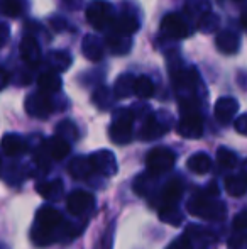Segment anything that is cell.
I'll return each mask as SVG.
<instances>
[{
	"mask_svg": "<svg viewBox=\"0 0 247 249\" xmlns=\"http://www.w3.org/2000/svg\"><path fill=\"white\" fill-rule=\"evenodd\" d=\"M63 226V215L54 207H41L36 213V224L33 227V241L37 246H46L53 243V232Z\"/></svg>",
	"mask_w": 247,
	"mask_h": 249,
	"instance_id": "cell-1",
	"label": "cell"
},
{
	"mask_svg": "<svg viewBox=\"0 0 247 249\" xmlns=\"http://www.w3.org/2000/svg\"><path fill=\"white\" fill-rule=\"evenodd\" d=\"M210 197H197L188 203V212L198 219L205 220H222L227 215V210L222 202H212Z\"/></svg>",
	"mask_w": 247,
	"mask_h": 249,
	"instance_id": "cell-2",
	"label": "cell"
},
{
	"mask_svg": "<svg viewBox=\"0 0 247 249\" xmlns=\"http://www.w3.org/2000/svg\"><path fill=\"white\" fill-rule=\"evenodd\" d=\"M176 163V154L169 148L165 146H158L149 151L148 158H146V166H148V173L152 177H159V175L169 171Z\"/></svg>",
	"mask_w": 247,
	"mask_h": 249,
	"instance_id": "cell-3",
	"label": "cell"
},
{
	"mask_svg": "<svg viewBox=\"0 0 247 249\" xmlns=\"http://www.w3.org/2000/svg\"><path fill=\"white\" fill-rule=\"evenodd\" d=\"M178 132L183 138L190 139H197L203 134V119L195 107H183L181 119L178 122Z\"/></svg>",
	"mask_w": 247,
	"mask_h": 249,
	"instance_id": "cell-4",
	"label": "cell"
},
{
	"mask_svg": "<svg viewBox=\"0 0 247 249\" xmlns=\"http://www.w3.org/2000/svg\"><path fill=\"white\" fill-rule=\"evenodd\" d=\"M132 114L129 110H120L114 119L110 127V138L117 144H127L132 138Z\"/></svg>",
	"mask_w": 247,
	"mask_h": 249,
	"instance_id": "cell-5",
	"label": "cell"
},
{
	"mask_svg": "<svg viewBox=\"0 0 247 249\" xmlns=\"http://www.w3.org/2000/svg\"><path fill=\"white\" fill-rule=\"evenodd\" d=\"M112 16V5L105 0H95L86 7V20L95 29H103Z\"/></svg>",
	"mask_w": 247,
	"mask_h": 249,
	"instance_id": "cell-6",
	"label": "cell"
},
{
	"mask_svg": "<svg viewBox=\"0 0 247 249\" xmlns=\"http://www.w3.org/2000/svg\"><path fill=\"white\" fill-rule=\"evenodd\" d=\"M93 203H95V197L85 190H75L66 198V207L71 215H83L86 210L92 209Z\"/></svg>",
	"mask_w": 247,
	"mask_h": 249,
	"instance_id": "cell-7",
	"label": "cell"
},
{
	"mask_svg": "<svg viewBox=\"0 0 247 249\" xmlns=\"http://www.w3.org/2000/svg\"><path fill=\"white\" fill-rule=\"evenodd\" d=\"M161 29L166 36L173 37V39H183V37H186L188 33H190L186 22L178 14H168V16L163 19Z\"/></svg>",
	"mask_w": 247,
	"mask_h": 249,
	"instance_id": "cell-8",
	"label": "cell"
},
{
	"mask_svg": "<svg viewBox=\"0 0 247 249\" xmlns=\"http://www.w3.org/2000/svg\"><path fill=\"white\" fill-rule=\"evenodd\" d=\"M90 161H92V166L95 173H102L107 175V177H112V175L117 173V163L115 158L110 151H99V153L88 156Z\"/></svg>",
	"mask_w": 247,
	"mask_h": 249,
	"instance_id": "cell-9",
	"label": "cell"
},
{
	"mask_svg": "<svg viewBox=\"0 0 247 249\" xmlns=\"http://www.w3.org/2000/svg\"><path fill=\"white\" fill-rule=\"evenodd\" d=\"M239 110V102L232 97H222L215 104V117L220 124H229Z\"/></svg>",
	"mask_w": 247,
	"mask_h": 249,
	"instance_id": "cell-10",
	"label": "cell"
},
{
	"mask_svg": "<svg viewBox=\"0 0 247 249\" xmlns=\"http://www.w3.org/2000/svg\"><path fill=\"white\" fill-rule=\"evenodd\" d=\"M183 195V181L180 178H173L168 183L165 185L161 192V200L163 205L161 207H175V203L180 202Z\"/></svg>",
	"mask_w": 247,
	"mask_h": 249,
	"instance_id": "cell-11",
	"label": "cell"
},
{
	"mask_svg": "<svg viewBox=\"0 0 247 249\" xmlns=\"http://www.w3.org/2000/svg\"><path fill=\"white\" fill-rule=\"evenodd\" d=\"M26 108L34 117H46L51 112V102L46 95H31L26 102Z\"/></svg>",
	"mask_w": 247,
	"mask_h": 249,
	"instance_id": "cell-12",
	"label": "cell"
},
{
	"mask_svg": "<svg viewBox=\"0 0 247 249\" xmlns=\"http://www.w3.org/2000/svg\"><path fill=\"white\" fill-rule=\"evenodd\" d=\"M186 166L190 171H193L195 175H205L210 171L212 168V158L205 153H195L193 156L188 158Z\"/></svg>",
	"mask_w": 247,
	"mask_h": 249,
	"instance_id": "cell-13",
	"label": "cell"
},
{
	"mask_svg": "<svg viewBox=\"0 0 247 249\" xmlns=\"http://www.w3.org/2000/svg\"><path fill=\"white\" fill-rule=\"evenodd\" d=\"M92 173H95V171H93L90 158H75V160L69 163V175H71L73 178L85 180V178H88Z\"/></svg>",
	"mask_w": 247,
	"mask_h": 249,
	"instance_id": "cell-14",
	"label": "cell"
},
{
	"mask_svg": "<svg viewBox=\"0 0 247 249\" xmlns=\"http://www.w3.org/2000/svg\"><path fill=\"white\" fill-rule=\"evenodd\" d=\"M36 190L39 192V195L46 200H58L61 197L63 190H65V185L61 180L54 181H43V183L36 185Z\"/></svg>",
	"mask_w": 247,
	"mask_h": 249,
	"instance_id": "cell-15",
	"label": "cell"
},
{
	"mask_svg": "<svg viewBox=\"0 0 247 249\" xmlns=\"http://www.w3.org/2000/svg\"><path fill=\"white\" fill-rule=\"evenodd\" d=\"M37 85H39L41 92L46 95V93L60 92L61 87H63V82L54 71H48V73H43V75L39 76V80H37Z\"/></svg>",
	"mask_w": 247,
	"mask_h": 249,
	"instance_id": "cell-16",
	"label": "cell"
},
{
	"mask_svg": "<svg viewBox=\"0 0 247 249\" xmlns=\"http://www.w3.org/2000/svg\"><path fill=\"white\" fill-rule=\"evenodd\" d=\"M2 148L7 156H19L27 149V144L16 134H5L2 139Z\"/></svg>",
	"mask_w": 247,
	"mask_h": 249,
	"instance_id": "cell-17",
	"label": "cell"
},
{
	"mask_svg": "<svg viewBox=\"0 0 247 249\" xmlns=\"http://www.w3.org/2000/svg\"><path fill=\"white\" fill-rule=\"evenodd\" d=\"M69 142L66 141V139L60 138V136H54V138L49 139V142H48V151H49L51 158H54L56 161H61L65 160L66 156H68L69 153Z\"/></svg>",
	"mask_w": 247,
	"mask_h": 249,
	"instance_id": "cell-18",
	"label": "cell"
},
{
	"mask_svg": "<svg viewBox=\"0 0 247 249\" xmlns=\"http://www.w3.org/2000/svg\"><path fill=\"white\" fill-rule=\"evenodd\" d=\"M165 132H166L165 125H163L161 122L156 119V115H151V117L146 121L141 136H142V139H144V141H152V139L159 138V136L165 134Z\"/></svg>",
	"mask_w": 247,
	"mask_h": 249,
	"instance_id": "cell-19",
	"label": "cell"
},
{
	"mask_svg": "<svg viewBox=\"0 0 247 249\" xmlns=\"http://www.w3.org/2000/svg\"><path fill=\"white\" fill-rule=\"evenodd\" d=\"M20 56L27 63H36L39 59V46H37L33 36H26L22 39V43H20Z\"/></svg>",
	"mask_w": 247,
	"mask_h": 249,
	"instance_id": "cell-20",
	"label": "cell"
},
{
	"mask_svg": "<svg viewBox=\"0 0 247 249\" xmlns=\"http://www.w3.org/2000/svg\"><path fill=\"white\" fill-rule=\"evenodd\" d=\"M217 46L220 48L222 53H235L239 50L237 34L231 33V31H222L217 36Z\"/></svg>",
	"mask_w": 247,
	"mask_h": 249,
	"instance_id": "cell-21",
	"label": "cell"
},
{
	"mask_svg": "<svg viewBox=\"0 0 247 249\" xmlns=\"http://www.w3.org/2000/svg\"><path fill=\"white\" fill-rule=\"evenodd\" d=\"M225 190L232 195V197H242L247 192V181L241 175L235 177H227L225 178Z\"/></svg>",
	"mask_w": 247,
	"mask_h": 249,
	"instance_id": "cell-22",
	"label": "cell"
},
{
	"mask_svg": "<svg viewBox=\"0 0 247 249\" xmlns=\"http://www.w3.org/2000/svg\"><path fill=\"white\" fill-rule=\"evenodd\" d=\"M134 93L139 97V99L146 100V99H151L154 95V83L151 82V78L148 76H139L135 78V83H134Z\"/></svg>",
	"mask_w": 247,
	"mask_h": 249,
	"instance_id": "cell-23",
	"label": "cell"
},
{
	"mask_svg": "<svg viewBox=\"0 0 247 249\" xmlns=\"http://www.w3.org/2000/svg\"><path fill=\"white\" fill-rule=\"evenodd\" d=\"M134 83L135 80H132L129 75L120 76L115 83V95L119 99H124V97H129L131 93H134Z\"/></svg>",
	"mask_w": 247,
	"mask_h": 249,
	"instance_id": "cell-24",
	"label": "cell"
},
{
	"mask_svg": "<svg viewBox=\"0 0 247 249\" xmlns=\"http://www.w3.org/2000/svg\"><path fill=\"white\" fill-rule=\"evenodd\" d=\"M217 161L225 170H232V168L237 166V156H235V153H232V151L227 148H218Z\"/></svg>",
	"mask_w": 247,
	"mask_h": 249,
	"instance_id": "cell-25",
	"label": "cell"
},
{
	"mask_svg": "<svg viewBox=\"0 0 247 249\" xmlns=\"http://www.w3.org/2000/svg\"><path fill=\"white\" fill-rule=\"evenodd\" d=\"M159 217H161L165 222L171 224V226H180L183 220V215L178 212L176 207H161L159 210Z\"/></svg>",
	"mask_w": 247,
	"mask_h": 249,
	"instance_id": "cell-26",
	"label": "cell"
},
{
	"mask_svg": "<svg viewBox=\"0 0 247 249\" xmlns=\"http://www.w3.org/2000/svg\"><path fill=\"white\" fill-rule=\"evenodd\" d=\"M137 27H139L137 20L131 16H122L115 24V29L122 34H132L134 31H137Z\"/></svg>",
	"mask_w": 247,
	"mask_h": 249,
	"instance_id": "cell-27",
	"label": "cell"
},
{
	"mask_svg": "<svg viewBox=\"0 0 247 249\" xmlns=\"http://www.w3.org/2000/svg\"><path fill=\"white\" fill-rule=\"evenodd\" d=\"M3 14L9 17H17L20 14L19 0H3Z\"/></svg>",
	"mask_w": 247,
	"mask_h": 249,
	"instance_id": "cell-28",
	"label": "cell"
},
{
	"mask_svg": "<svg viewBox=\"0 0 247 249\" xmlns=\"http://www.w3.org/2000/svg\"><path fill=\"white\" fill-rule=\"evenodd\" d=\"M234 229L244 231L247 229V210H242L234 217Z\"/></svg>",
	"mask_w": 247,
	"mask_h": 249,
	"instance_id": "cell-29",
	"label": "cell"
},
{
	"mask_svg": "<svg viewBox=\"0 0 247 249\" xmlns=\"http://www.w3.org/2000/svg\"><path fill=\"white\" fill-rule=\"evenodd\" d=\"M168 249H191V243H190V237L186 236H181L180 239L173 241L171 244H169Z\"/></svg>",
	"mask_w": 247,
	"mask_h": 249,
	"instance_id": "cell-30",
	"label": "cell"
},
{
	"mask_svg": "<svg viewBox=\"0 0 247 249\" xmlns=\"http://www.w3.org/2000/svg\"><path fill=\"white\" fill-rule=\"evenodd\" d=\"M232 246V249H242V246H247V234L244 236H237L229 243Z\"/></svg>",
	"mask_w": 247,
	"mask_h": 249,
	"instance_id": "cell-31",
	"label": "cell"
},
{
	"mask_svg": "<svg viewBox=\"0 0 247 249\" xmlns=\"http://www.w3.org/2000/svg\"><path fill=\"white\" fill-rule=\"evenodd\" d=\"M235 129H237L241 134L247 136V115H242V117L237 119V122H235Z\"/></svg>",
	"mask_w": 247,
	"mask_h": 249,
	"instance_id": "cell-32",
	"label": "cell"
},
{
	"mask_svg": "<svg viewBox=\"0 0 247 249\" xmlns=\"http://www.w3.org/2000/svg\"><path fill=\"white\" fill-rule=\"evenodd\" d=\"M241 177L244 178V180L247 181V160L244 161V164H242V171H241Z\"/></svg>",
	"mask_w": 247,
	"mask_h": 249,
	"instance_id": "cell-33",
	"label": "cell"
},
{
	"mask_svg": "<svg viewBox=\"0 0 247 249\" xmlns=\"http://www.w3.org/2000/svg\"><path fill=\"white\" fill-rule=\"evenodd\" d=\"M7 83H9V73L3 71V83H2V87H7Z\"/></svg>",
	"mask_w": 247,
	"mask_h": 249,
	"instance_id": "cell-34",
	"label": "cell"
}]
</instances>
